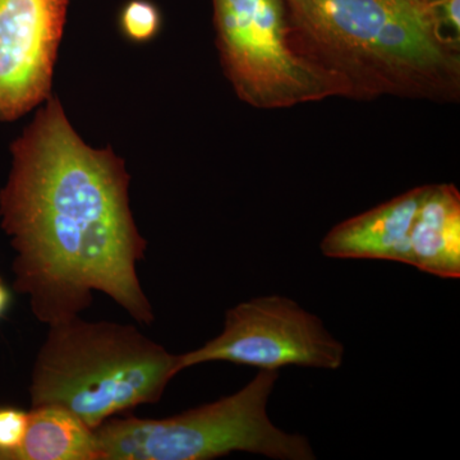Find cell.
I'll list each match as a JSON object with an SVG mask.
<instances>
[{
    "label": "cell",
    "mask_w": 460,
    "mask_h": 460,
    "mask_svg": "<svg viewBox=\"0 0 460 460\" xmlns=\"http://www.w3.org/2000/svg\"><path fill=\"white\" fill-rule=\"evenodd\" d=\"M12 154L0 223L14 251V289L27 296L33 316L48 326L66 323L98 292L151 325L155 314L137 272L147 242L132 217L122 160L87 146L57 99Z\"/></svg>",
    "instance_id": "1"
},
{
    "label": "cell",
    "mask_w": 460,
    "mask_h": 460,
    "mask_svg": "<svg viewBox=\"0 0 460 460\" xmlns=\"http://www.w3.org/2000/svg\"><path fill=\"white\" fill-rule=\"evenodd\" d=\"M287 7L296 49L341 78L349 98H458L460 49L417 0H287Z\"/></svg>",
    "instance_id": "2"
},
{
    "label": "cell",
    "mask_w": 460,
    "mask_h": 460,
    "mask_svg": "<svg viewBox=\"0 0 460 460\" xmlns=\"http://www.w3.org/2000/svg\"><path fill=\"white\" fill-rule=\"evenodd\" d=\"M178 374V354L136 326L77 316L49 326L30 398L32 407L58 405L96 429L115 414L155 404Z\"/></svg>",
    "instance_id": "3"
},
{
    "label": "cell",
    "mask_w": 460,
    "mask_h": 460,
    "mask_svg": "<svg viewBox=\"0 0 460 460\" xmlns=\"http://www.w3.org/2000/svg\"><path fill=\"white\" fill-rule=\"evenodd\" d=\"M278 378V371L261 370L234 394L168 419L105 420L95 429L98 460H210L234 452L316 459L305 436L283 431L269 419Z\"/></svg>",
    "instance_id": "4"
},
{
    "label": "cell",
    "mask_w": 460,
    "mask_h": 460,
    "mask_svg": "<svg viewBox=\"0 0 460 460\" xmlns=\"http://www.w3.org/2000/svg\"><path fill=\"white\" fill-rule=\"evenodd\" d=\"M217 48L239 98L259 109H284L349 96L338 75L296 49L287 0H213Z\"/></svg>",
    "instance_id": "5"
},
{
    "label": "cell",
    "mask_w": 460,
    "mask_h": 460,
    "mask_svg": "<svg viewBox=\"0 0 460 460\" xmlns=\"http://www.w3.org/2000/svg\"><path fill=\"white\" fill-rule=\"evenodd\" d=\"M344 345L316 314L283 296H257L226 311L223 332L199 349L178 354L180 374L192 366L230 362L275 370L286 366L338 370Z\"/></svg>",
    "instance_id": "6"
},
{
    "label": "cell",
    "mask_w": 460,
    "mask_h": 460,
    "mask_svg": "<svg viewBox=\"0 0 460 460\" xmlns=\"http://www.w3.org/2000/svg\"><path fill=\"white\" fill-rule=\"evenodd\" d=\"M68 0H0V120L49 93Z\"/></svg>",
    "instance_id": "7"
},
{
    "label": "cell",
    "mask_w": 460,
    "mask_h": 460,
    "mask_svg": "<svg viewBox=\"0 0 460 460\" xmlns=\"http://www.w3.org/2000/svg\"><path fill=\"white\" fill-rule=\"evenodd\" d=\"M425 186L411 189L385 204L335 226L321 241L330 259L385 260L410 265L411 226Z\"/></svg>",
    "instance_id": "8"
},
{
    "label": "cell",
    "mask_w": 460,
    "mask_h": 460,
    "mask_svg": "<svg viewBox=\"0 0 460 460\" xmlns=\"http://www.w3.org/2000/svg\"><path fill=\"white\" fill-rule=\"evenodd\" d=\"M410 265L423 272L460 277V193L453 184L425 186L410 238Z\"/></svg>",
    "instance_id": "9"
},
{
    "label": "cell",
    "mask_w": 460,
    "mask_h": 460,
    "mask_svg": "<svg viewBox=\"0 0 460 460\" xmlns=\"http://www.w3.org/2000/svg\"><path fill=\"white\" fill-rule=\"evenodd\" d=\"M18 460H98L95 429L58 405L32 407Z\"/></svg>",
    "instance_id": "10"
},
{
    "label": "cell",
    "mask_w": 460,
    "mask_h": 460,
    "mask_svg": "<svg viewBox=\"0 0 460 460\" xmlns=\"http://www.w3.org/2000/svg\"><path fill=\"white\" fill-rule=\"evenodd\" d=\"M29 425V411L0 407V460H18Z\"/></svg>",
    "instance_id": "11"
},
{
    "label": "cell",
    "mask_w": 460,
    "mask_h": 460,
    "mask_svg": "<svg viewBox=\"0 0 460 460\" xmlns=\"http://www.w3.org/2000/svg\"><path fill=\"white\" fill-rule=\"evenodd\" d=\"M436 31L447 44L460 49V0H417Z\"/></svg>",
    "instance_id": "12"
},
{
    "label": "cell",
    "mask_w": 460,
    "mask_h": 460,
    "mask_svg": "<svg viewBox=\"0 0 460 460\" xmlns=\"http://www.w3.org/2000/svg\"><path fill=\"white\" fill-rule=\"evenodd\" d=\"M159 25V12L146 0H132L124 8L123 30L133 40H148L155 35Z\"/></svg>",
    "instance_id": "13"
},
{
    "label": "cell",
    "mask_w": 460,
    "mask_h": 460,
    "mask_svg": "<svg viewBox=\"0 0 460 460\" xmlns=\"http://www.w3.org/2000/svg\"><path fill=\"white\" fill-rule=\"evenodd\" d=\"M9 301H11V296H9L7 287L0 279V317L7 311Z\"/></svg>",
    "instance_id": "14"
}]
</instances>
